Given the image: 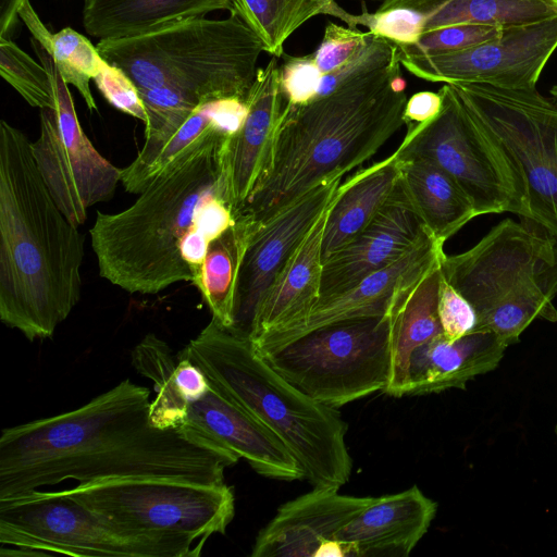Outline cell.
I'll list each match as a JSON object with an SVG mask.
<instances>
[{
    "mask_svg": "<svg viewBox=\"0 0 557 557\" xmlns=\"http://www.w3.org/2000/svg\"><path fill=\"white\" fill-rule=\"evenodd\" d=\"M372 34L327 21L323 38L311 53L322 74L333 73L351 61L370 41Z\"/></svg>",
    "mask_w": 557,
    "mask_h": 557,
    "instance_id": "e575fe53",
    "label": "cell"
},
{
    "mask_svg": "<svg viewBox=\"0 0 557 557\" xmlns=\"http://www.w3.org/2000/svg\"><path fill=\"white\" fill-rule=\"evenodd\" d=\"M276 57L258 69L246 97L247 115L240 128L223 148V177L226 201L234 215L244 207L264 164L270 143L285 99L278 79Z\"/></svg>",
    "mask_w": 557,
    "mask_h": 557,
    "instance_id": "44dd1931",
    "label": "cell"
},
{
    "mask_svg": "<svg viewBox=\"0 0 557 557\" xmlns=\"http://www.w3.org/2000/svg\"><path fill=\"white\" fill-rule=\"evenodd\" d=\"M30 42L54 94V107L40 109L39 136L32 141V153L58 207L79 226L89 208L114 196L121 169L102 157L84 133L52 55L35 38Z\"/></svg>",
    "mask_w": 557,
    "mask_h": 557,
    "instance_id": "7c38bea8",
    "label": "cell"
},
{
    "mask_svg": "<svg viewBox=\"0 0 557 557\" xmlns=\"http://www.w3.org/2000/svg\"><path fill=\"white\" fill-rule=\"evenodd\" d=\"M84 236L62 212L17 127L0 122V319L51 337L81 299Z\"/></svg>",
    "mask_w": 557,
    "mask_h": 557,
    "instance_id": "277c9868",
    "label": "cell"
},
{
    "mask_svg": "<svg viewBox=\"0 0 557 557\" xmlns=\"http://www.w3.org/2000/svg\"><path fill=\"white\" fill-rule=\"evenodd\" d=\"M230 13L223 20L195 17L139 36L101 39L96 47L138 92L164 90L188 110L214 99L246 100L264 48L239 15Z\"/></svg>",
    "mask_w": 557,
    "mask_h": 557,
    "instance_id": "8992f818",
    "label": "cell"
},
{
    "mask_svg": "<svg viewBox=\"0 0 557 557\" xmlns=\"http://www.w3.org/2000/svg\"><path fill=\"white\" fill-rule=\"evenodd\" d=\"M360 1H366V0H360ZM368 1H380V2H384L385 0H368Z\"/></svg>",
    "mask_w": 557,
    "mask_h": 557,
    "instance_id": "7bdbcfd3",
    "label": "cell"
},
{
    "mask_svg": "<svg viewBox=\"0 0 557 557\" xmlns=\"http://www.w3.org/2000/svg\"><path fill=\"white\" fill-rule=\"evenodd\" d=\"M104 99L115 109L147 123V113L133 82L116 66L103 60L92 78Z\"/></svg>",
    "mask_w": 557,
    "mask_h": 557,
    "instance_id": "74e56055",
    "label": "cell"
},
{
    "mask_svg": "<svg viewBox=\"0 0 557 557\" xmlns=\"http://www.w3.org/2000/svg\"><path fill=\"white\" fill-rule=\"evenodd\" d=\"M150 396L125 379L77 409L3 429L0 500L65 480L224 484L225 470L239 458L182 428L154 426Z\"/></svg>",
    "mask_w": 557,
    "mask_h": 557,
    "instance_id": "6da1fadb",
    "label": "cell"
},
{
    "mask_svg": "<svg viewBox=\"0 0 557 557\" xmlns=\"http://www.w3.org/2000/svg\"><path fill=\"white\" fill-rule=\"evenodd\" d=\"M441 112L407 126L396 149L400 159L419 158L446 172L465 191L476 215L515 213L532 221L522 173L471 117L450 84L438 90Z\"/></svg>",
    "mask_w": 557,
    "mask_h": 557,
    "instance_id": "30bf717a",
    "label": "cell"
},
{
    "mask_svg": "<svg viewBox=\"0 0 557 557\" xmlns=\"http://www.w3.org/2000/svg\"><path fill=\"white\" fill-rule=\"evenodd\" d=\"M216 136L158 176L126 209L97 211L89 230L99 274L131 294L195 284L208 246L235 221Z\"/></svg>",
    "mask_w": 557,
    "mask_h": 557,
    "instance_id": "7a4b0ae2",
    "label": "cell"
},
{
    "mask_svg": "<svg viewBox=\"0 0 557 557\" xmlns=\"http://www.w3.org/2000/svg\"><path fill=\"white\" fill-rule=\"evenodd\" d=\"M400 69L397 55L326 96L285 103L261 174L236 214L260 226L315 186L371 159L405 125Z\"/></svg>",
    "mask_w": 557,
    "mask_h": 557,
    "instance_id": "3957f363",
    "label": "cell"
},
{
    "mask_svg": "<svg viewBox=\"0 0 557 557\" xmlns=\"http://www.w3.org/2000/svg\"><path fill=\"white\" fill-rule=\"evenodd\" d=\"M181 428L244 458L261 475L305 479L297 459L269 428L211 387L201 399L188 405Z\"/></svg>",
    "mask_w": 557,
    "mask_h": 557,
    "instance_id": "e0dca14e",
    "label": "cell"
},
{
    "mask_svg": "<svg viewBox=\"0 0 557 557\" xmlns=\"http://www.w3.org/2000/svg\"><path fill=\"white\" fill-rule=\"evenodd\" d=\"M24 0H0V37L10 38L17 25V15Z\"/></svg>",
    "mask_w": 557,
    "mask_h": 557,
    "instance_id": "b9f144b4",
    "label": "cell"
},
{
    "mask_svg": "<svg viewBox=\"0 0 557 557\" xmlns=\"http://www.w3.org/2000/svg\"><path fill=\"white\" fill-rule=\"evenodd\" d=\"M504 28L487 25H456L421 36L416 45L397 46L413 53H437L465 49L500 35Z\"/></svg>",
    "mask_w": 557,
    "mask_h": 557,
    "instance_id": "8d00e7d4",
    "label": "cell"
},
{
    "mask_svg": "<svg viewBox=\"0 0 557 557\" xmlns=\"http://www.w3.org/2000/svg\"><path fill=\"white\" fill-rule=\"evenodd\" d=\"M253 230L247 216L236 214L234 223L210 242L194 284L212 319L227 329L234 323L238 274Z\"/></svg>",
    "mask_w": 557,
    "mask_h": 557,
    "instance_id": "f546056e",
    "label": "cell"
},
{
    "mask_svg": "<svg viewBox=\"0 0 557 557\" xmlns=\"http://www.w3.org/2000/svg\"><path fill=\"white\" fill-rule=\"evenodd\" d=\"M0 74L32 107H54L51 77L46 67L17 47L0 37Z\"/></svg>",
    "mask_w": 557,
    "mask_h": 557,
    "instance_id": "836d02e7",
    "label": "cell"
},
{
    "mask_svg": "<svg viewBox=\"0 0 557 557\" xmlns=\"http://www.w3.org/2000/svg\"><path fill=\"white\" fill-rule=\"evenodd\" d=\"M282 58L278 79L285 103L302 106L315 99L323 74L311 54L294 57L284 52Z\"/></svg>",
    "mask_w": 557,
    "mask_h": 557,
    "instance_id": "d590c367",
    "label": "cell"
},
{
    "mask_svg": "<svg viewBox=\"0 0 557 557\" xmlns=\"http://www.w3.org/2000/svg\"><path fill=\"white\" fill-rule=\"evenodd\" d=\"M438 318L443 335L457 339L476 329V314L471 304L443 276L438 290Z\"/></svg>",
    "mask_w": 557,
    "mask_h": 557,
    "instance_id": "f35d334b",
    "label": "cell"
},
{
    "mask_svg": "<svg viewBox=\"0 0 557 557\" xmlns=\"http://www.w3.org/2000/svg\"><path fill=\"white\" fill-rule=\"evenodd\" d=\"M437 504L417 485L374 500L336 535L348 557H407L428 532Z\"/></svg>",
    "mask_w": 557,
    "mask_h": 557,
    "instance_id": "7402d4cb",
    "label": "cell"
},
{
    "mask_svg": "<svg viewBox=\"0 0 557 557\" xmlns=\"http://www.w3.org/2000/svg\"><path fill=\"white\" fill-rule=\"evenodd\" d=\"M375 497L313 487L285 504L259 532L252 557H348L337 533Z\"/></svg>",
    "mask_w": 557,
    "mask_h": 557,
    "instance_id": "2e32d148",
    "label": "cell"
},
{
    "mask_svg": "<svg viewBox=\"0 0 557 557\" xmlns=\"http://www.w3.org/2000/svg\"><path fill=\"white\" fill-rule=\"evenodd\" d=\"M379 8L408 9L422 35L456 25L507 28L557 16V0H385Z\"/></svg>",
    "mask_w": 557,
    "mask_h": 557,
    "instance_id": "f1b7e54d",
    "label": "cell"
},
{
    "mask_svg": "<svg viewBox=\"0 0 557 557\" xmlns=\"http://www.w3.org/2000/svg\"><path fill=\"white\" fill-rule=\"evenodd\" d=\"M196 364L209 386L269 428L301 466L313 487L339 490L352 459L347 423L335 408L305 395L283 379L251 341L211 321L178 354Z\"/></svg>",
    "mask_w": 557,
    "mask_h": 557,
    "instance_id": "5b68a950",
    "label": "cell"
},
{
    "mask_svg": "<svg viewBox=\"0 0 557 557\" xmlns=\"http://www.w3.org/2000/svg\"><path fill=\"white\" fill-rule=\"evenodd\" d=\"M61 492L89 508L136 557H198L235 515L234 493L225 483L121 479Z\"/></svg>",
    "mask_w": 557,
    "mask_h": 557,
    "instance_id": "ba28073f",
    "label": "cell"
},
{
    "mask_svg": "<svg viewBox=\"0 0 557 557\" xmlns=\"http://www.w3.org/2000/svg\"><path fill=\"white\" fill-rule=\"evenodd\" d=\"M256 351L298 391L336 409L387 387L389 318L331 323Z\"/></svg>",
    "mask_w": 557,
    "mask_h": 557,
    "instance_id": "9c48e42d",
    "label": "cell"
},
{
    "mask_svg": "<svg viewBox=\"0 0 557 557\" xmlns=\"http://www.w3.org/2000/svg\"><path fill=\"white\" fill-rule=\"evenodd\" d=\"M235 13L262 41L264 51L282 58L287 38L317 15H331L357 28L363 14H351L335 0H232Z\"/></svg>",
    "mask_w": 557,
    "mask_h": 557,
    "instance_id": "4dcf8cb0",
    "label": "cell"
},
{
    "mask_svg": "<svg viewBox=\"0 0 557 557\" xmlns=\"http://www.w3.org/2000/svg\"><path fill=\"white\" fill-rule=\"evenodd\" d=\"M176 361L173 376L178 392L188 404L201 399L210 389L207 376L190 360L182 358Z\"/></svg>",
    "mask_w": 557,
    "mask_h": 557,
    "instance_id": "ab89813d",
    "label": "cell"
},
{
    "mask_svg": "<svg viewBox=\"0 0 557 557\" xmlns=\"http://www.w3.org/2000/svg\"><path fill=\"white\" fill-rule=\"evenodd\" d=\"M444 255V244L428 236L398 260L366 276L351 288L319 298L300 324L251 342L253 348L267 349L339 321L386 315L397 293Z\"/></svg>",
    "mask_w": 557,
    "mask_h": 557,
    "instance_id": "d6986e66",
    "label": "cell"
},
{
    "mask_svg": "<svg viewBox=\"0 0 557 557\" xmlns=\"http://www.w3.org/2000/svg\"><path fill=\"white\" fill-rule=\"evenodd\" d=\"M555 433H556V435H557V423H556V425H555Z\"/></svg>",
    "mask_w": 557,
    "mask_h": 557,
    "instance_id": "ee69618b",
    "label": "cell"
},
{
    "mask_svg": "<svg viewBox=\"0 0 557 557\" xmlns=\"http://www.w3.org/2000/svg\"><path fill=\"white\" fill-rule=\"evenodd\" d=\"M507 347L487 331H473L457 339L442 334L412 352L406 395L465 389L468 381L496 369Z\"/></svg>",
    "mask_w": 557,
    "mask_h": 557,
    "instance_id": "cb8c5ba5",
    "label": "cell"
},
{
    "mask_svg": "<svg viewBox=\"0 0 557 557\" xmlns=\"http://www.w3.org/2000/svg\"><path fill=\"white\" fill-rule=\"evenodd\" d=\"M556 49L557 16L504 28L497 37L454 51L413 53L398 48V59L407 72L426 82L535 89Z\"/></svg>",
    "mask_w": 557,
    "mask_h": 557,
    "instance_id": "4fadbf2b",
    "label": "cell"
},
{
    "mask_svg": "<svg viewBox=\"0 0 557 557\" xmlns=\"http://www.w3.org/2000/svg\"><path fill=\"white\" fill-rule=\"evenodd\" d=\"M232 9V0H84L83 24L100 40L119 39Z\"/></svg>",
    "mask_w": 557,
    "mask_h": 557,
    "instance_id": "4316f807",
    "label": "cell"
},
{
    "mask_svg": "<svg viewBox=\"0 0 557 557\" xmlns=\"http://www.w3.org/2000/svg\"><path fill=\"white\" fill-rule=\"evenodd\" d=\"M0 544L48 555L136 557L89 508L61 490L0 500Z\"/></svg>",
    "mask_w": 557,
    "mask_h": 557,
    "instance_id": "5bb4252c",
    "label": "cell"
},
{
    "mask_svg": "<svg viewBox=\"0 0 557 557\" xmlns=\"http://www.w3.org/2000/svg\"><path fill=\"white\" fill-rule=\"evenodd\" d=\"M441 270L473 307L475 331L507 346L535 319L557 321V240L534 222L503 220L470 249L445 255Z\"/></svg>",
    "mask_w": 557,
    "mask_h": 557,
    "instance_id": "52a82bcc",
    "label": "cell"
},
{
    "mask_svg": "<svg viewBox=\"0 0 557 557\" xmlns=\"http://www.w3.org/2000/svg\"><path fill=\"white\" fill-rule=\"evenodd\" d=\"M400 176L396 150L341 183L327 211L322 240V263L349 244L379 214L394 195Z\"/></svg>",
    "mask_w": 557,
    "mask_h": 557,
    "instance_id": "484cf974",
    "label": "cell"
},
{
    "mask_svg": "<svg viewBox=\"0 0 557 557\" xmlns=\"http://www.w3.org/2000/svg\"><path fill=\"white\" fill-rule=\"evenodd\" d=\"M18 15L41 46L52 55L54 64L69 85H73L85 100L90 111L97 110L89 82L99 72L102 57L87 37L66 27L51 34L34 11L28 0H24Z\"/></svg>",
    "mask_w": 557,
    "mask_h": 557,
    "instance_id": "1f68e13d",
    "label": "cell"
},
{
    "mask_svg": "<svg viewBox=\"0 0 557 557\" xmlns=\"http://www.w3.org/2000/svg\"><path fill=\"white\" fill-rule=\"evenodd\" d=\"M342 178L315 186L267 223L255 227L238 274L234 323L230 330L249 336L263 296L310 228L332 205Z\"/></svg>",
    "mask_w": 557,
    "mask_h": 557,
    "instance_id": "9a60e30c",
    "label": "cell"
},
{
    "mask_svg": "<svg viewBox=\"0 0 557 557\" xmlns=\"http://www.w3.org/2000/svg\"><path fill=\"white\" fill-rule=\"evenodd\" d=\"M431 236L398 186L374 220L323 262L320 297L343 293Z\"/></svg>",
    "mask_w": 557,
    "mask_h": 557,
    "instance_id": "ac0fdd59",
    "label": "cell"
},
{
    "mask_svg": "<svg viewBox=\"0 0 557 557\" xmlns=\"http://www.w3.org/2000/svg\"><path fill=\"white\" fill-rule=\"evenodd\" d=\"M329 208L263 296L249 332L251 342L300 324L318 301L323 268L322 240Z\"/></svg>",
    "mask_w": 557,
    "mask_h": 557,
    "instance_id": "603a6c76",
    "label": "cell"
},
{
    "mask_svg": "<svg viewBox=\"0 0 557 557\" xmlns=\"http://www.w3.org/2000/svg\"><path fill=\"white\" fill-rule=\"evenodd\" d=\"M399 161V187L435 240L445 244L478 216L468 196L446 172L419 158Z\"/></svg>",
    "mask_w": 557,
    "mask_h": 557,
    "instance_id": "83f0119b",
    "label": "cell"
},
{
    "mask_svg": "<svg viewBox=\"0 0 557 557\" xmlns=\"http://www.w3.org/2000/svg\"><path fill=\"white\" fill-rule=\"evenodd\" d=\"M445 255L404 286L392 302L388 311L391 377L384 391L387 395H406L412 352L443 334L437 304Z\"/></svg>",
    "mask_w": 557,
    "mask_h": 557,
    "instance_id": "d4e9b609",
    "label": "cell"
},
{
    "mask_svg": "<svg viewBox=\"0 0 557 557\" xmlns=\"http://www.w3.org/2000/svg\"><path fill=\"white\" fill-rule=\"evenodd\" d=\"M175 359L169 345L154 334H147L132 350L133 367L153 384L150 421L162 430L181 428L188 411L189 404L174 382Z\"/></svg>",
    "mask_w": 557,
    "mask_h": 557,
    "instance_id": "d6a6232c",
    "label": "cell"
},
{
    "mask_svg": "<svg viewBox=\"0 0 557 557\" xmlns=\"http://www.w3.org/2000/svg\"><path fill=\"white\" fill-rule=\"evenodd\" d=\"M246 115L245 100L214 99L201 103L186 117L145 135V144L136 158L121 169L124 189L140 194L164 171L210 139L235 134Z\"/></svg>",
    "mask_w": 557,
    "mask_h": 557,
    "instance_id": "ffe728a7",
    "label": "cell"
},
{
    "mask_svg": "<svg viewBox=\"0 0 557 557\" xmlns=\"http://www.w3.org/2000/svg\"><path fill=\"white\" fill-rule=\"evenodd\" d=\"M443 97L433 91H419L407 99L403 117L405 125L420 124L434 119L442 110Z\"/></svg>",
    "mask_w": 557,
    "mask_h": 557,
    "instance_id": "60d3db41",
    "label": "cell"
},
{
    "mask_svg": "<svg viewBox=\"0 0 557 557\" xmlns=\"http://www.w3.org/2000/svg\"><path fill=\"white\" fill-rule=\"evenodd\" d=\"M524 178L532 221L557 240V101L535 89L450 84Z\"/></svg>",
    "mask_w": 557,
    "mask_h": 557,
    "instance_id": "8fae6325",
    "label": "cell"
}]
</instances>
